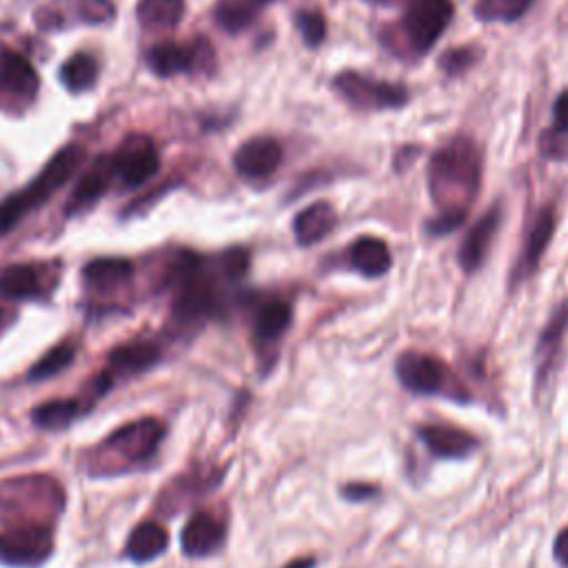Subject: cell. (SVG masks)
<instances>
[{"mask_svg": "<svg viewBox=\"0 0 568 568\" xmlns=\"http://www.w3.org/2000/svg\"><path fill=\"white\" fill-rule=\"evenodd\" d=\"M481 175V158L475 144L457 138L428 162V189L442 211H462L473 202Z\"/></svg>", "mask_w": 568, "mask_h": 568, "instance_id": "1", "label": "cell"}, {"mask_svg": "<svg viewBox=\"0 0 568 568\" xmlns=\"http://www.w3.org/2000/svg\"><path fill=\"white\" fill-rule=\"evenodd\" d=\"M87 151L80 144H67L62 146L38 173L36 180H31L24 189L11 193L7 200L0 202V233L9 231L13 224H18L31 209H38L53 191H58L82 164Z\"/></svg>", "mask_w": 568, "mask_h": 568, "instance_id": "2", "label": "cell"}, {"mask_svg": "<svg viewBox=\"0 0 568 568\" xmlns=\"http://www.w3.org/2000/svg\"><path fill=\"white\" fill-rule=\"evenodd\" d=\"M395 373L399 384L415 395H444L455 402H464L468 397L453 371L435 355L406 351L397 357Z\"/></svg>", "mask_w": 568, "mask_h": 568, "instance_id": "3", "label": "cell"}, {"mask_svg": "<svg viewBox=\"0 0 568 568\" xmlns=\"http://www.w3.org/2000/svg\"><path fill=\"white\" fill-rule=\"evenodd\" d=\"M453 18L450 0H406L404 33L417 53H426L444 33Z\"/></svg>", "mask_w": 568, "mask_h": 568, "instance_id": "4", "label": "cell"}, {"mask_svg": "<svg viewBox=\"0 0 568 568\" xmlns=\"http://www.w3.org/2000/svg\"><path fill=\"white\" fill-rule=\"evenodd\" d=\"M109 166L111 173L118 175L124 186H140L158 173L160 158L151 138L133 133L120 142V146L109 160Z\"/></svg>", "mask_w": 568, "mask_h": 568, "instance_id": "5", "label": "cell"}, {"mask_svg": "<svg viewBox=\"0 0 568 568\" xmlns=\"http://www.w3.org/2000/svg\"><path fill=\"white\" fill-rule=\"evenodd\" d=\"M53 550V537L44 524H20L0 532V561L11 566L42 564Z\"/></svg>", "mask_w": 568, "mask_h": 568, "instance_id": "6", "label": "cell"}, {"mask_svg": "<svg viewBox=\"0 0 568 568\" xmlns=\"http://www.w3.org/2000/svg\"><path fill=\"white\" fill-rule=\"evenodd\" d=\"M337 93L357 109H390L406 102V91L397 84L375 82L355 71H344L335 78Z\"/></svg>", "mask_w": 568, "mask_h": 568, "instance_id": "7", "label": "cell"}, {"mask_svg": "<svg viewBox=\"0 0 568 568\" xmlns=\"http://www.w3.org/2000/svg\"><path fill=\"white\" fill-rule=\"evenodd\" d=\"M38 93L33 64L9 47H0V100L24 106Z\"/></svg>", "mask_w": 568, "mask_h": 568, "instance_id": "8", "label": "cell"}, {"mask_svg": "<svg viewBox=\"0 0 568 568\" xmlns=\"http://www.w3.org/2000/svg\"><path fill=\"white\" fill-rule=\"evenodd\" d=\"M202 60H213V51L206 40H195L191 44L158 42L146 51V64L160 78H171L186 69L200 67Z\"/></svg>", "mask_w": 568, "mask_h": 568, "instance_id": "9", "label": "cell"}, {"mask_svg": "<svg viewBox=\"0 0 568 568\" xmlns=\"http://www.w3.org/2000/svg\"><path fill=\"white\" fill-rule=\"evenodd\" d=\"M568 331V302H564L559 308H555V313L550 315V320L546 322V326L539 333L537 339V348H535V386L544 388L550 379V375L555 373V364L559 359L561 346H564V337Z\"/></svg>", "mask_w": 568, "mask_h": 568, "instance_id": "10", "label": "cell"}, {"mask_svg": "<svg viewBox=\"0 0 568 568\" xmlns=\"http://www.w3.org/2000/svg\"><path fill=\"white\" fill-rule=\"evenodd\" d=\"M555 233V213L552 209H544L539 211V215L535 217L528 235H526V242H524V248L513 266V273H510V286H517L519 282H526L528 277L535 275V271L539 268V262L550 244V237Z\"/></svg>", "mask_w": 568, "mask_h": 568, "instance_id": "11", "label": "cell"}, {"mask_svg": "<svg viewBox=\"0 0 568 568\" xmlns=\"http://www.w3.org/2000/svg\"><path fill=\"white\" fill-rule=\"evenodd\" d=\"M162 439V426L155 419H138L126 424L124 428H118L109 439L106 446L122 455L129 462H140L149 457L158 442Z\"/></svg>", "mask_w": 568, "mask_h": 568, "instance_id": "12", "label": "cell"}, {"mask_svg": "<svg viewBox=\"0 0 568 568\" xmlns=\"http://www.w3.org/2000/svg\"><path fill=\"white\" fill-rule=\"evenodd\" d=\"M282 162V146L277 140L260 135L246 140L233 155L235 171L248 180L268 178Z\"/></svg>", "mask_w": 568, "mask_h": 568, "instance_id": "13", "label": "cell"}, {"mask_svg": "<svg viewBox=\"0 0 568 568\" xmlns=\"http://www.w3.org/2000/svg\"><path fill=\"white\" fill-rule=\"evenodd\" d=\"M417 437L439 459H462L479 446L470 433L448 424H422L417 426Z\"/></svg>", "mask_w": 568, "mask_h": 568, "instance_id": "14", "label": "cell"}, {"mask_svg": "<svg viewBox=\"0 0 568 568\" xmlns=\"http://www.w3.org/2000/svg\"><path fill=\"white\" fill-rule=\"evenodd\" d=\"M499 222H501V211L499 206L490 209L486 215H481L473 226L470 231L466 233L462 246H459V253H457V260H459V266L466 271V273H473L481 266L484 257H486V251L499 229Z\"/></svg>", "mask_w": 568, "mask_h": 568, "instance_id": "15", "label": "cell"}, {"mask_svg": "<svg viewBox=\"0 0 568 568\" xmlns=\"http://www.w3.org/2000/svg\"><path fill=\"white\" fill-rule=\"evenodd\" d=\"M224 541V526L209 513H195L182 528V550L189 557H206Z\"/></svg>", "mask_w": 568, "mask_h": 568, "instance_id": "16", "label": "cell"}, {"mask_svg": "<svg viewBox=\"0 0 568 568\" xmlns=\"http://www.w3.org/2000/svg\"><path fill=\"white\" fill-rule=\"evenodd\" d=\"M291 306L284 300L264 302L253 317V339L260 351H273L291 324Z\"/></svg>", "mask_w": 568, "mask_h": 568, "instance_id": "17", "label": "cell"}, {"mask_svg": "<svg viewBox=\"0 0 568 568\" xmlns=\"http://www.w3.org/2000/svg\"><path fill=\"white\" fill-rule=\"evenodd\" d=\"M337 215L328 202H315L302 209L293 220V233L300 246H311L322 242L335 226Z\"/></svg>", "mask_w": 568, "mask_h": 568, "instance_id": "18", "label": "cell"}, {"mask_svg": "<svg viewBox=\"0 0 568 568\" xmlns=\"http://www.w3.org/2000/svg\"><path fill=\"white\" fill-rule=\"evenodd\" d=\"M348 264L364 277H382L390 268V251L379 237H359L348 248Z\"/></svg>", "mask_w": 568, "mask_h": 568, "instance_id": "19", "label": "cell"}, {"mask_svg": "<svg viewBox=\"0 0 568 568\" xmlns=\"http://www.w3.org/2000/svg\"><path fill=\"white\" fill-rule=\"evenodd\" d=\"M169 546V532L155 521H144L133 528L126 541V555L135 561H151Z\"/></svg>", "mask_w": 568, "mask_h": 568, "instance_id": "20", "label": "cell"}, {"mask_svg": "<svg viewBox=\"0 0 568 568\" xmlns=\"http://www.w3.org/2000/svg\"><path fill=\"white\" fill-rule=\"evenodd\" d=\"M158 359H160V348L153 342H131L111 351L109 366L118 373L133 375L151 368Z\"/></svg>", "mask_w": 568, "mask_h": 568, "instance_id": "21", "label": "cell"}, {"mask_svg": "<svg viewBox=\"0 0 568 568\" xmlns=\"http://www.w3.org/2000/svg\"><path fill=\"white\" fill-rule=\"evenodd\" d=\"M275 0H220L215 7V22L229 33L246 29L257 13Z\"/></svg>", "mask_w": 568, "mask_h": 568, "instance_id": "22", "label": "cell"}, {"mask_svg": "<svg viewBox=\"0 0 568 568\" xmlns=\"http://www.w3.org/2000/svg\"><path fill=\"white\" fill-rule=\"evenodd\" d=\"M0 295L9 300H33L40 295L38 271L29 264H13L0 271Z\"/></svg>", "mask_w": 568, "mask_h": 568, "instance_id": "23", "label": "cell"}, {"mask_svg": "<svg viewBox=\"0 0 568 568\" xmlns=\"http://www.w3.org/2000/svg\"><path fill=\"white\" fill-rule=\"evenodd\" d=\"M133 266L122 257H100L84 266V280L95 288H113L131 280Z\"/></svg>", "mask_w": 568, "mask_h": 568, "instance_id": "24", "label": "cell"}, {"mask_svg": "<svg viewBox=\"0 0 568 568\" xmlns=\"http://www.w3.org/2000/svg\"><path fill=\"white\" fill-rule=\"evenodd\" d=\"M111 166H104V162H95L75 184L73 195L69 200L67 213H78L80 209L91 206L106 189V180H109Z\"/></svg>", "mask_w": 568, "mask_h": 568, "instance_id": "25", "label": "cell"}, {"mask_svg": "<svg viewBox=\"0 0 568 568\" xmlns=\"http://www.w3.org/2000/svg\"><path fill=\"white\" fill-rule=\"evenodd\" d=\"M184 7V0H140L138 20L149 29H169L182 20Z\"/></svg>", "mask_w": 568, "mask_h": 568, "instance_id": "26", "label": "cell"}, {"mask_svg": "<svg viewBox=\"0 0 568 568\" xmlns=\"http://www.w3.org/2000/svg\"><path fill=\"white\" fill-rule=\"evenodd\" d=\"M60 80L69 91H84L93 87L98 80V62L89 53H75L71 55L62 69H60Z\"/></svg>", "mask_w": 568, "mask_h": 568, "instance_id": "27", "label": "cell"}, {"mask_svg": "<svg viewBox=\"0 0 568 568\" xmlns=\"http://www.w3.org/2000/svg\"><path fill=\"white\" fill-rule=\"evenodd\" d=\"M80 413V404L75 399H53L33 410V422L42 428H62L73 422Z\"/></svg>", "mask_w": 568, "mask_h": 568, "instance_id": "28", "label": "cell"}, {"mask_svg": "<svg viewBox=\"0 0 568 568\" xmlns=\"http://www.w3.org/2000/svg\"><path fill=\"white\" fill-rule=\"evenodd\" d=\"M532 0H477L475 16L486 22H513L526 13Z\"/></svg>", "mask_w": 568, "mask_h": 568, "instance_id": "29", "label": "cell"}, {"mask_svg": "<svg viewBox=\"0 0 568 568\" xmlns=\"http://www.w3.org/2000/svg\"><path fill=\"white\" fill-rule=\"evenodd\" d=\"M75 357V348L71 344H58L49 353H44L36 366L29 371L31 379H47L60 371H64Z\"/></svg>", "mask_w": 568, "mask_h": 568, "instance_id": "30", "label": "cell"}, {"mask_svg": "<svg viewBox=\"0 0 568 568\" xmlns=\"http://www.w3.org/2000/svg\"><path fill=\"white\" fill-rule=\"evenodd\" d=\"M295 27H297V31L302 33V40L308 47H317L326 36V22H324L320 11H311V9L297 11L295 13Z\"/></svg>", "mask_w": 568, "mask_h": 568, "instance_id": "31", "label": "cell"}, {"mask_svg": "<svg viewBox=\"0 0 568 568\" xmlns=\"http://www.w3.org/2000/svg\"><path fill=\"white\" fill-rule=\"evenodd\" d=\"M78 18L91 24L106 22L113 16V4L111 0H75Z\"/></svg>", "mask_w": 568, "mask_h": 568, "instance_id": "32", "label": "cell"}, {"mask_svg": "<svg viewBox=\"0 0 568 568\" xmlns=\"http://www.w3.org/2000/svg\"><path fill=\"white\" fill-rule=\"evenodd\" d=\"M464 217H466V213H462V211H439L437 217L426 222V231H428V235H435V237L446 235V233L455 231L464 222Z\"/></svg>", "mask_w": 568, "mask_h": 568, "instance_id": "33", "label": "cell"}, {"mask_svg": "<svg viewBox=\"0 0 568 568\" xmlns=\"http://www.w3.org/2000/svg\"><path fill=\"white\" fill-rule=\"evenodd\" d=\"M470 62H473V55H470L468 49H453V51H446V55L442 58V67H444L448 73H459V71L466 69Z\"/></svg>", "mask_w": 568, "mask_h": 568, "instance_id": "34", "label": "cell"}, {"mask_svg": "<svg viewBox=\"0 0 568 568\" xmlns=\"http://www.w3.org/2000/svg\"><path fill=\"white\" fill-rule=\"evenodd\" d=\"M342 495L351 501H364V499H373L377 495V488L371 484H346L342 486Z\"/></svg>", "mask_w": 568, "mask_h": 568, "instance_id": "35", "label": "cell"}, {"mask_svg": "<svg viewBox=\"0 0 568 568\" xmlns=\"http://www.w3.org/2000/svg\"><path fill=\"white\" fill-rule=\"evenodd\" d=\"M552 118H555V129L561 131V133H566V131H568V91L557 98Z\"/></svg>", "mask_w": 568, "mask_h": 568, "instance_id": "36", "label": "cell"}, {"mask_svg": "<svg viewBox=\"0 0 568 568\" xmlns=\"http://www.w3.org/2000/svg\"><path fill=\"white\" fill-rule=\"evenodd\" d=\"M552 555H555V559H557L559 566L568 568V528H564V530L555 537Z\"/></svg>", "mask_w": 568, "mask_h": 568, "instance_id": "37", "label": "cell"}, {"mask_svg": "<svg viewBox=\"0 0 568 568\" xmlns=\"http://www.w3.org/2000/svg\"><path fill=\"white\" fill-rule=\"evenodd\" d=\"M313 566H315V559H313V557H302V559L288 561L284 568H313Z\"/></svg>", "mask_w": 568, "mask_h": 568, "instance_id": "38", "label": "cell"}, {"mask_svg": "<svg viewBox=\"0 0 568 568\" xmlns=\"http://www.w3.org/2000/svg\"><path fill=\"white\" fill-rule=\"evenodd\" d=\"M9 322H11V315H9L4 308H0V333L7 328Z\"/></svg>", "mask_w": 568, "mask_h": 568, "instance_id": "39", "label": "cell"}]
</instances>
